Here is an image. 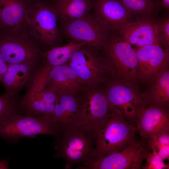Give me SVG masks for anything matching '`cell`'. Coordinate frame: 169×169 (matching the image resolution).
Returning a JSON list of instances; mask_svg holds the SVG:
<instances>
[{
    "mask_svg": "<svg viewBox=\"0 0 169 169\" xmlns=\"http://www.w3.org/2000/svg\"><path fill=\"white\" fill-rule=\"evenodd\" d=\"M134 83L110 75L104 83L111 112L121 115L132 125L148 105L145 93H140Z\"/></svg>",
    "mask_w": 169,
    "mask_h": 169,
    "instance_id": "obj_1",
    "label": "cell"
},
{
    "mask_svg": "<svg viewBox=\"0 0 169 169\" xmlns=\"http://www.w3.org/2000/svg\"><path fill=\"white\" fill-rule=\"evenodd\" d=\"M95 137L94 133L81 125L62 131L55 138V156L65 160L66 169L78 164L84 166L92 157Z\"/></svg>",
    "mask_w": 169,
    "mask_h": 169,
    "instance_id": "obj_2",
    "label": "cell"
},
{
    "mask_svg": "<svg viewBox=\"0 0 169 169\" xmlns=\"http://www.w3.org/2000/svg\"><path fill=\"white\" fill-rule=\"evenodd\" d=\"M137 131L136 127L128 123L121 115L111 112L96 133L91 159L110 154L126 148L136 140Z\"/></svg>",
    "mask_w": 169,
    "mask_h": 169,
    "instance_id": "obj_3",
    "label": "cell"
},
{
    "mask_svg": "<svg viewBox=\"0 0 169 169\" xmlns=\"http://www.w3.org/2000/svg\"><path fill=\"white\" fill-rule=\"evenodd\" d=\"M52 67L44 62L37 67L25 95L19 100V113L36 116L47 115L52 118L57 95L47 86L46 80Z\"/></svg>",
    "mask_w": 169,
    "mask_h": 169,
    "instance_id": "obj_4",
    "label": "cell"
},
{
    "mask_svg": "<svg viewBox=\"0 0 169 169\" xmlns=\"http://www.w3.org/2000/svg\"><path fill=\"white\" fill-rule=\"evenodd\" d=\"M110 76L135 83L138 79V64L134 48L116 34L108 36L102 48Z\"/></svg>",
    "mask_w": 169,
    "mask_h": 169,
    "instance_id": "obj_5",
    "label": "cell"
},
{
    "mask_svg": "<svg viewBox=\"0 0 169 169\" xmlns=\"http://www.w3.org/2000/svg\"><path fill=\"white\" fill-rule=\"evenodd\" d=\"M50 135L55 138L59 131L47 115L36 116L16 113L0 125V138L17 144L20 139L33 138L38 135Z\"/></svg>",
    "mask_w": 169,
    "mask_h": 169,
    "instance_id": "obj_6",
    "label": "cell"
},
{
    "mask_svg": "<svg viewBox=\"0 0 169 169\" xmlns=\"http://www.w3.org/2000/svg\"><path fill=\"white\" fill-rule=\"evenodd\" d=\"M85 87L98 86L110 75L105 60L99 49L84 45L66 63Z\"/></svg>",
    "mask_w": 169,
    "mask_h": 169,
    "instance_id": "obj_7",
    "label": "cell"
},
{
    "mask_svg": "<svg viewBox=\"0 0 169 169\" xmlns=\"http://www.w3.org/2000/svg\"><path fill=\"white\" fill-rule=\"evenodd\" d=\"M57 18L52 6L39 1L31 4L28 7L23 28L26 27L30 34L43 45L50 46L59 37Z\"/></svg>",
    "mask_w": 169,
    "mask_h": 169,
    "instance_id": "obj_8",
    "label": "cell"
},
{
    "mask_svg": "<svg viewBox=\"0 0 169 169\" xmlns=\"http://www.w3.org/2000/svg\"><path fill=\"white\" fill-rule=\"evenodd\" d=\"M80 92L78 96L80 125L96 135L111 113L105 90L98 86L85 87Z\"/></svg>",
    "mask_w": 169,
    "mask_h": 169,
    "instance_id": "obj_9",
    "label": "cell"
},
{
    "mask_svg": "<svg viewBox=\"0 0 169 169\" xmlns=\"http://www.w3.org/2000/svg\"><path fill=\"white\" fill-rule=\"evenodd\" d=\"M151 149L145 140H136L124 149L99 157L92 158L81 169H141Z\"/></svg>",
    "mask_w": 169,
    "mask_h": 169,
    "instance_id": "obj_10",
    "label": "cell"
},
{
    "mask_svg": "<svg viewBox=\"0 0 169 169\" xmlns=\"http://www.w3.org/2000/svg\"><path fill=\"white\" fill-rule=\"evenodd\" d=\"M19 33L0 30V51L5 61L8 65L38 63L41 54L38 47L26 35Z\"/></svg>",
    "mask_w": 169,
    "mask_h": 169,
    "instance_id": "obj_11",
    "label": "cell"
},
{
    "mask_svg": "<svg viewBox=\"0 0 169 169\" xmlns=\"http://www.w3.org/2000/svg\"><path fill=\"white\" fill-rule=\"evenodd\" d=\"M63 29L72 40L99 50L102 49L109 35V30L89 13L83 18L64 23Z\"/></svg>",
    "mask_w": 169,
    "mask_h": 169,
    "instance_id": "obj_12",
    "label": "cell"
},
{
    "mask_svg": "<svg viewBox=\"0 0 169 169\" xmlns=\"http://www.w3.org/2000/svg\"><path fill=\"white\" fill-rule=\"evenodd\" d=\"M116 33L121 40L136 47L153 44L162 46V38L159 20L151 17L129 23Z\"/></svg>",
    "mask_w": 169,
    "mask_h": 169,
    "instance_id": "obj_13",
    "label": "cell"
},
{
    "mask_svg": "<svg viewBox=\"0 0 169 169\" xmlns=\"http://www.w3.org/2000/svg\"><path fill=\"white\" fill-rule=\"evenodd\" d=\"M138 60V79L150 84L168 68L169 51L153 44L135 48Z\"/></svg>",
    "mask_w": 169,
    "mask_h": 169,
    "instance_id": "obj_14",
    "label": "cell"
},
{
    "mask_svg": "<svg viewBox=\"0 0 169 169\" xmlns=\"http://www.w3.org/2000/svg\"><path fill=\"white\" fill-rule=\"evenodd\" d=\"M93 15L110 31L116 33L133 21L134 16L117 0H95Z\"/></svg>",
    "mask_w": 169,
    "mask_h": 169,
    "instance_id": "obj_15",
    "label": "cell"
},
{
    "mask_svg": "<svg viewBox=\"0 0 169 169\" xmlns=\"http://www.w3.org/2000/svg\"><path fill=\"white\" fill-rule=\"evenodd\" d=\"M52 119L58 128L59 133L80 125L78 96L68 94H57Z\"/></svg>",
    "mask_w": 169,
    "mask_h": 169,
    "instance_id": "obj_16",
    "label": "cell"
},
{
    "mask_svg": "<svg viewBox=\"0 0 169 169\" xmlns=\"http://www.w3.org/2000/svg\"><path fill=\"white\" fill-rule=\"evenodd\" d=\"M46 84L57 95L78 96L85 87L66 63L53 67L48 74Z\"/></svg>",
    "mask_w": 169,
    "mask_h": 169,
    "instance_id": "obj_17",
    "label": "cell"
},
{
    "mask_svg": "<svg viewBox=\"0 0 169 169\" xmlns=\"http://www.w3.org/2000/svg\"><path fill=\"white\" fill-rule=\"evenodd\" d=\"M38 63H19L8 65L1 83L4 85V94L9 98H16L21 90L27 87L36 70Z\"/></svg>",
    "mask_w": 169,
    "mask_h": 169,
    "instance_id": "obj_18",
    "label": "cell"
},
{
    "mask_svg": "<svg viewBox=\"0 0 169 169\" xmlns=\"http://www.w3.org/2000/svg\"><path fill=\"white\" fill-rule=\"evenodd\" d=\"M136 124L137 130L144 140L159 132L169 131V111L149 105L142 110Z\"/></svg>",
    "mask_w": 169,
    "mask_h": 169,
    "instance_id": "obj_19",
    "label": "cell"
},
{
    "mask_svg": "<svg viewBox=\"0 0 169 169\" xmlns=\"http://www.w3.org/2000/svg\"><path fill=\"white\" fill-rule=\"evenodd\" d=\"M31 4L27 0H0L1 29L19 33L23 29L25 14Z\"/></svg>",
    "mask_w": 169,
    "mask_h": 169,
    "instance_id": "obj_20",
    "label": "cell"
},
{
    "mask_svg": "<svg viewBox=\"0 0 169 169\" xmlns=\"http://www.w3.org/2000/svg\"><path fill=\"white\" fill-rule=\"evenodd\" d=\"M92 0H55L52 6L63 23L82 19L93 8Z\"/></svg>",
    "mask_w": 169,
    "mask_h": 169,
    "instance_id": "obj_21",
    "label": "cell"
},
{
    "mask_svg": "<svg viewBox=\"0 0 169 169\" xmlns=\"http://www.w3.org/2000/svg\"><path fill=\"white\" fill-rule=\"evenodd\" d=\"M148 93H145L148 104L169 111V70L168 68L158 75L150 83Z\"/></svg>",
    "mask_w": 169,
    "mask_h": 169,
    "instance_id": "obj_22",
    "label": "cell"
},
{
    "mask_svg": "<svg viewBox=\"0 0 169 169\" xmlns=\"http://www.w3.org/2000/svg\"><path fill=\"white\" fill-rule=\"evenodd\" d=\"M84 45L83 43L72 40L65 45L53 47L42 54L44 58V62L54 67L67 63L73 53Z\"/></svg>",
    "mask_w": 169,
    "mask_h": 169,
    "instance_id": "obj_23",
    "label": "cell"
},
{
    "mask_svg": "<svg viewBox=\"0 0 169 169\" xmlns=\"http://www.w3.org/2000/svg\"><path fill=\"white\" fill-rule=\"evenodd\" d=\"M134 17L140 18L151 17L162 7L157 0H117Z\"/></svg>",
    "mask_w": 169,
    "mask_h": 169,
    "instance_id": "obj_24",
    "label": "cell"
},
{
    "mask_svg": "<svg viewBox=\"0 0 169 169\" xmlns=\"http://www.w3.org/2000/svg\"><path fill=\"white\" fill-rule=\"evenodd\" d=\"M147 144L164 160L169 159V131L159 132L151 136Z\"/></svg>",
    "mask_w": 169,
    "mask_h": 169,
    "instance_id": "obj_25",
    "label": "cell"
},
{
    "mask_svg": "<svg viewBox=\"0 0 169 169\" xmlns=\"http://www.w3.org/2000/svg\"><path fill=\"white\" fill-rule=\"evenodd\" d=\"M19 101L17 98H9L0 95V125L13 114L19 113Z\"/></svg>",
    "mask_w": 169,
    "mask_h": 169,
    "instance_id": "obj_26",
    "label": "cell"
},
{
    "mask_svg": "<svg viewBox=\"0 0 169 169\" xmlns=\"http://www.w3.org/2000/svg\"><path fill=\"white\" fill-rule=\"evenodd\" d=\"M145 166H142L144 169H169V164H165L164 160L154 151H152L146 155Z\"/></svg>",
    "mask_w": 169,
    "mask_h": 169,
    "instance_id": "obj_27",
    "label": "cell"
},
{
    "mask_svg": "<svg viewBox=\"0 0 169 169\" xmlns=\"http://www.w3.org/2000/svg\"><path fill=\"white\" fill-rule=\"evenodd\" d=\"M162 38V47L169 51V18L168 17L159 20Z\"/></svg>",
    "mask_w": 169,
    "mask_h": 169,
    "instance_id": "obj_28",
    "label": "cell"
},
{
    "mask_svg": "<svg viewBox=\"0 0 169 169\" xmlns=\"http://www.w3.org/2000/svg\"><path fill=\"white\" fill-rule=\"evenodd\" d=\"M8 65L4 60L0 51V83H1L3 76L6 72Z\"/></svg>",
    "mask_w": 169,
    "mask_h": 169,
    "instance_id": "obj_29",
    "label": "cell"
},
{
    "mask_svg": "<svg viewBox=\"0 0 169 169\" xmlns=\"http://www.w3.org/2000/svg\"><path fill=\"white\" fill-rule=\"evenodd\" d=\"M9 161L7 159H5L0 161V169H9Z\"/></svg>",
    "mask_w": 169,
    "mask_h": 169,
    "instance_id": "obj_30",
    "label": "cell"
},
{
    "mask_svg": "<svg viewBox=\"0 0 169 169\" xmlns=\"http://www.w3.org/2000/svg\"><path fill=\"white\" fill-rule=\"evenodd\" d=\"M162 7L164 8L166 10H169V0H161L160 1Z\"/></svg>",
    "mask_w": 169,
    "mask_h": 169,
    "instance_id": "obj_31",
    "label": "cell"
},
{
    "mask_svg": "<svg viewBox=\"0 0 169 169\" xmlns=\"http://www.w3.org/2000/svg\"><path fill=\"white\" fill-rule=\"evenodd\" d=\"M31 3H33L39 1V0H27Z\"/></svg>",
    "mask_w": 169,
    "mask_h": 169,
    "instance_id": "obj_32",
    "label": "cell"
},
{
    "mask_svg": "<svg viewBox=\"0 0 169 169\" xmlns=\"http://www.w3.org/2000/svg\"><path fill=\"white\" fill-rule=\"evenodd\" d=\"M2 28V25L1 21V19L0 16V30Z\"/></svg>",
    "mask_w": 169,
    "mask_h": 169,
    "instance_id": "obj_33",
    "label": "cell"
}]
</instances>
